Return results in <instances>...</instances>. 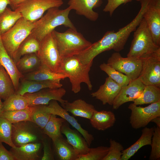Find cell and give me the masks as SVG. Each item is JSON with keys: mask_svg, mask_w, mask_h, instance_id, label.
Masks as SVG:
<instances>
[{"mask_svg": "<svg viewBox=\"0 0 160 160\" xmlns=\"http://www.w3.org/2000/svg\"><path fill=\"white\" fill-rule=\"evenodd\" d=\"M71 10L69 7L64 9L58 7L49 9L46 13L35 22L31 34L40 41L57 27L63 25L66 28L76 30L68 16Z\"/></svg>", "mask_w": 160, "mask_h": 160, "instance_id": "6da1fadb", "label": "cell"}, {"mask_svg": "<svg viewBox=\"0 0 160 160\" xmlns=\"http://www.w3.org/2000/svg\"><path fill=\"white\" fill-rule=\"evenodd\" d=\"M92 64L82 63L76 55L61 58L59 73L68 78L71 85V90L74 93L81 90V84L85 83L89 90L92 85L90 79L89 72Z\"/></svg>", "mask_w": 160, "mask_h": 160, "instance_id": "7a4b0ae2", "label": "cell"}, {"mask_svg": "<svg viewBox=\"0 0 160 160\" xmlns=\"http://www.w3.org/2000/svg\"><path fill=\"white\" fill-rule=\"evenodd\" d=\"M52 32L61 58L78 55L92 44L76 30L69 28L63 32Z\"/></svg>", "mask_w": 160, "mask_h": 160, "instance_id": "3957f363", "label": "cell"}, {"mask_svg": "<svg viewBox=\"0 0 160 160\" xmlns=\"http://www.w3.org/2000/svg\"><path fill=\"white\" fill-rule=\"evenodd\" d=\"M135 31L127 57L142 59L160 50V47L154 42L150 31L143 17Z\"/></svg>", "mask_w": 160, "mask_h": 160, "instance_id": "277c9868", "label": "cell"}, {"mask_svg": "<svg viewBox=\"0 0 160 160\" xmlns=\"http://www.w3.org/2000/svg\"><path fill=\"white\" fill-rule=\"evenodd\" d=\"M34 25L35 22L22 17L12 28L1 35L3 44L13 60L19 46L31 33Z\"/></svg>", "mask_w": 160, "mask_h": 160, "instance_id": "5b68a950", "label": "cell"}, {"mask_svg": "<svg viewBox=\"0 0 160 160\" xmlns=\"http://www.w3.org/2000/svg\"><path fill=\"white\" fill-rule=\"evenodd\" d=\"M36 53L42 66L59 73L61 58L52 32L40 41V48Z\"/></svg>", "mask_w": 160, "mask_h": 160, "instance_id": "8992f818", "label": "cell"}, {"mask_svg": "<svg viewBox=\"0 0 160 160\" xmlns=\"http://www.w3.org/2000/svg\"><path fill=\"white\" fill-rule=\"evenodd\" d=\"M63 4L62 0H25L17 5L14 10L20 12L25 19L34 23L49 9L59 7Z\"/></svg>", "mask_w": 160, "mask_h": 160, "instance_id": "52a82bcc", "label": "cell"}, {"mask_svg": "<svg viewBox=\"0 0 160 160\" xmlns=\"http://www.w3.org/2000/svg\"><path fill=\"white\" fill-rule=\"evenodd\" d=\"M143 60L131 57H123L119 52H116L109 57L107 63L124 74L132 81L138 78L142 68Z\"/></svg>", "mask_w": 160, "mask_h": 160, "instance_id": "ba28073f", "label": "cell"}, {"mask_svg": "<svg viewBox=\"0 0 160 160\" xmlns=\"http://www.w3.org/2000/svg\"><path fill=\"white\" fill-rule=\"evenodd\" d=\"M128 108L131 111L130 123L135 129L146 127L153 118L160 116V101L144 107L132 103Z\"/></svg>", "mask_w": 160, "mask_h": 160, "instance_id": "9c48e42d", "label": "cell"}, {"mask_svg": "<svg viewBox=\"0 0 160 160\" xmlns=\"http://www.w3.org/2000/svg\"><path fill=\"white\" fill-rule=\"evenodd\" d=\"M138 78L145 86L160 87V50L143 59Z\"/></svg>", "mask_w": 160, "mask_h": 160, "instance_id": "30bf717a", "label": "cell"}, {"mask_svg": "<svg viewBox=\"0 0 160 160\" xmlns=\"http://www.w3.org/2000/svg\"><path fill=\"white\" fill-rule=\"evenodd\" d=\"M66 91L63 88H47L33 93H26L23 95L27 99L29 106L39 105H48L52 100L59 102L63 106L67 101L63 97Z\"/></svg>", "mask_w": 160, "mask_h": 160, "instance_id": "8fae6325", "label": "cell"}, {"mask_svg": "<svg viewBox=\"0 0 160 160\" xmlns=\"http://www.w3.org/2000/svg\"><path fill=\"white\" fill-rule=\"evenodd\" d=\"M42 108L45 111L59 116L64 119L81 134L86 140L89 147L90 146L94 139L93 135L84 129L77 121L61 106L57 101L52 100L48 105H42Z\"/></svg>", "mask_w": 160, "mask_h": 160, "instance_id": "7c38bea8", "label": "cell"}, {"mask_svg": "<svg viewBox=\"0 0 160 160\" xmlns=\"http://www.w3.org/2000/svg\"><path fill=\"white\" fill-rule=\"evenodd\" d=\"M153 41L160 47V0H150L143 14Z\"/></svg>", "mask_w": 160, "mask_h": 160, "instance_id": "4fadbf2b", "label": "cell"}, {"mask_svg": "<svg viewBox=\"0 0 160 160\" xmlns=\"http://www.w3.org/2000/svg\"><path fill=\"white\" fill-rule=\"evenodd\" d=\"M30 121H21L12 124V140L16 147L36 141L38 136L30 124Z\"/></svg>", "mask_w": 160, "mask_h": 160, "instance_id": "5bb4252c", "label": "cell"}, {"mask_svg": "<svg viewBox=\"0 0 160 160\" xmlns=\"http://www.w3.org/2000/svg\"><path fill=\"white\" fill-rule=\"evenodd\" d=\"M145 86L138 78L122 87L113 102V109L117 110L126 103L133 102L141 94Z\"/></svg>", "mask_w": 160, "mask_h": 160, "instance_id": "9a60e30c", "label": "cell"}, {"mask_svg": "<svg viewBox=\"0 0 160 160\" xmlns=\"http://www.w3.org/2000/svg\"><path fill=\"white\" fill-rule=\"evenodd\" d=\"M121 88L119 84L108 77L104 83L101 85L97 91L91 93V95L100 101L103 105L108 104L112 105Z\"/></svg>", "mask_w": 160, "mask_h": 160, "instance_id": "2e32d148", "label": "cell"}, {"mask_svg": "<svg viewBox=\"0 0 160 160\" xmlns=\"http://www.w3.org/2000/svg\"><path fill=\"white\" fill-rule=\"evenodd\" d=\"M102 3V0H69L68 4L77 14L95 21L98 18L99 14L93 9L100 7Z\"/></svg>", "mask_w": 160, "mask_h": 160, "instance_id": "e0dca14e", "label": "cell"}, {"mask_svg": "<svg viewBox=\"0 0 160 160\" xmlns=\"http://www.w3.org/2000/svg\"><path fill=\"white\" fill-rule=\"evenodd\" d=\"M61 131L79 156L85 154L88 152L89 147L85 139L76 129L71 128L69 124L67 121L63 123Z\"/></svg>", "mask_w": 160, "mask_h": 160, "instance_id": "ac0fdd59", "label": "cell"}, {"mask_svg": "<svg viewBox=\"0 0 160 160\" xmlns=\"http://www.w3.org/2000/svg\"><path fill=\"white\" fill-rule=\"evenodd\" d=\"M16 93L23 95L26 93H33L42 89L62 87L60 82L53 80L35 81L21 79Z\"/></svg>", "mask_w": 160, "mask_h": 160, "instance_id": "d6986e66", "label": "cell"}, {"mask_svg": "<svg viewBox=\"0 0 160 160\" xmlns=\"http://www.w3.org/2000/svg\"><path fill=\"white\" fill-rule=\"evenodd\" d=\"M0 65H2L9 75L12 81L16 93L20 83L19 81L23 75L18 71L16 64L8 55L4 48L0 34Z\"/></svg>", "mask_w": 160, "mask_h": 160, "instance_id": "ffe728a7", "label": "cell"}, {"mask_svg": "<svg viewBox=\"0 0 160 160\" xmlns=\"http://www.w3.org/2000/svg\"><path fill=\"white\" fill-rule=\"evenodd\" d=\"M62 106L75 116L81 117L89 120L96 110L92 105L81 99L72 102L67 100Z\"/></svg>", "mask_w": 160, "mask_h": 160, "instance_id": "44dd1931", "label": "cell"}, {"mask_svg": "<svg viewBox=\"0 0 160 160\" xmlns=\"http://www.w3.org/2000/svg\"><path fill=\"white\" fill-rule=\"evenodd\" d=\"M40 143H29L19 147H11L10 151L15 160H36L39 159Z\"/></svg>", "mask_w": 160, "mask_h": 160, "instance_id": "7402d4cb", "label": "cell"}, {"mask_svg": "<svg viewBox=\"0 0 160 160\" xmlns=\"http://www.w3.org/2000/svg\"><path fill=\"white\" fill-rule=\"evenodd\" d=\"M154 130V127H143L140 138L132 145L122 151L121 160H128L142 147L151 145Z\"/></svg>", "mask_w": 160, "mask_h": 160, "instance_id": "603a6c76", "label": "cell"}, {"mask_svg": "<svg viewBox=\"0 0 160 160\" xmlns=\"http://www.w3.org/2000/svg\"><path fill=\"white\" fill-rule=\"evenodd\" d=\"M92 126L99 131H104L113 127L116 121L114 114L111 111H95L89 120Z\"/></svg>", "mask_w": 160, "mask_h": 160, "instance_id": "cb8c5ba5", "label": "cell"}, {"mask_svg": "<svg viewBox=\"0 0 160 160\" xmlns=\"http://www.w3.org/2000/svg\"><path fill=\"white\" fill-rule=\"evenodd\" d=\"M55 152L60 160H76L78 154L62 135L53 141Z\"/></svg>", "mask_w": 160, "mask_h": 160, "instance_id": "d4e9b609", "label": "cell"}, {"mask_svg": "<svg viewBox=\"0 0 160 160\" xmlns=\"http://www.w3.org/2000/svg\"><path fill=\"white\" fill-rule=\"evenodd\" d=\"M15 64L18 71L23 75L36 71L41 65L40 60L36 53L23 56Z\"/></svg>", "mask_w": 160, "mask_h": 160, "instance_id": "484cf974", "label": "cell"}, {"mask_svg": "<svg viewBox=\"0 0 160 160\" xmlns=\"http://www.w3.org/2000/svg\"><path fill=\"white\" fill-rule=\"evenodd\" d=\"M23 75V77L21 79L28 80H49L60 82L61 80L67 78L62 74L53 72L42 65L37 70Z\"/></svg>", "mask_w": 160, "mask_h": 160, "instance_id": "4316f807", "label": "cell"}, {"mask_svg": "<svg viewBox=\"0 0 160 160\" xmlns=\"http://www.w3.org/2000/svg\"><path fill=\"white\" fill-rule=\"evenodd\" d=\"M160 101V87L154 85L145 86L141 94L133 101L136 105L151 104Z\"/></svg>", "mask_w": 160, "mask_h": 160, "instance_id": "83f0119b", "label": "cell"}, {"mask_svg": "<svg viewBox=\"0 0 160 160\" xmlns=\"http://www.w3.org/2000/svg\"><path fill=\"white\" fill-rule=\"evenodd\" d=\"M40 41L31 34L19 46L13 60L16 63L23 56L28 54L37 53L39 49Z\"/></svg>", "mask_w": 160, "mask_h": 160, "instance_id": "f1b7e54d", "label": "cell"}, {"mask_svg": "<svg viewBox=\"0 0 160 160\" xmlns=\"http://www.w3.org/2000/svg\"><path fill=\"white\" fill-rule=\"evenodd\" d=\"M35 108L36 106H34L24 109L3 111L0 114V117L7 119L12 124L21 121L31 122L32 115Z\"/></svg>", "mask_w": 160, "mask_h": 160, "instance_id": "f546056e", "label": "cell"}, {"mask_svg": "<svg viewBox=\"0 0 160 160\" xmlns=\"http://www.w3.org/2000/svg\"><path fill=\"white\" fill-rule=\"evenodd\" d=\"M22 17L21 14L15 10H12L7 7L0 14V34L5 33Z\"/></svg>", "mask_w": 160, "mask_h": 160, "instance_id": "4dcf8cb0", "label": "cell"}, {"mask_svg": "<svg viewBox=\"0 0 160 160\" xmlns=\"http://www.w3.org/2000/svg\"><path fill=\"white\" fill-rule=\"evenodd\" d=\"M16 93L14 86L9 75L0 65V98L4 100Z\"/></svg>", "mask_w": 160, "mask_h": 160, "instance_id": "1f68e13d", "label": "cell"}, {"mask_svg": "<svg viewBox=\"0 0 160 160\" xmlns=\"http://www.w3.org/2000/svg\"><path fill=\"white\" fill-rule=\"evenodd\" d=\"M57 116L51 114L49 120L43 129L44 133L50 137L52 141L62 135L61 127L63 123L66 121L61 117L57 118Z\"/></svg>", "mask_w": 160, "mask_h": 160, "instance_id": "d6a6232c", "label": "cell"}, {"mask_svg": "<svg viewBox=\"0 0 160 160\" xmlns=\"http://www.w3.org/2000/svg\"><path fill=\"white\" fill-rule=\"evenodd\" d=\"M3 103L2 112L24 109L29 107L26 98L23 95L16 93L9 96Z\"/></svg>", "mask_w": 160, "mask_h": 160, "instance_id": "836d02e7", "label": "cell"}, {"mask_svg": "<svg viewBox=\"0 0 160 160\" xmlns=\"http://www.w3.org/2000/svg\"><path fill=\"white\" fill-rule=\"evenodd\" d=\"M100 68L105 72L110 78L121 87L127 85L131 81L126 75L116 70L107 63H103L100 65Z\"/></svg>", "mask_w": 160, "mask_h": 160, "instance_id": "e575fe53", "label": "cell"}, {"mask_svg": "<svg viewBox=\"0 0 160 160\" xmlns=\"http://www.w3.org/2000/svg\"><path fill=\"white\" fill-rule=\"evenodd\" d=\"M12 124L7 119L0 117V141L14 148L16 146L12 140Z\"/></svg>", "mask_w": 160, "mask_h": 160, "instance_id": "d590c367", "label": "cell"}, {"mask_svg": "<svg viewBox=\"0 0 160 160\" xmlns=\"http://www.w3.org/2000/svg\"><path fill=\"white\" fill-rule=\"evenodd\" d=\"M109 149V147L104 146L89 148L86 154L79 155L76 160H103Z\"/></svg>", "mask_w": 160, "mask_h": 160, "instance_id": "8d00e7d4", "label": "cell"}, {"mask_svg": "<svg viewBox=\"0 0 160 160\" xmlns=\"http://www.w3.org/2000/svg\"><path fill=\"white\" fill-rule=\"evenodd\" d=\"M35 106L32 116L31 122L43 129L49 120L51 114L44 111L42 109V105Z\"/></svg>", "mask_w": 160, "mask_h": 160, "instance_id": "74e56055", "label": "cell"}, {"mask_svg": "<svg viewBox=\"0 0 160 160\" xmlns=\"http://www.w3.org/2000/svg\"><path fill=\"white\" fill-rule=\"evenodd\" d=\"M154 130L151 145V151L149 157L150 160L159 159L160 158V128L154 126Z\"/></svg>", "mask_w": 160, "mask_h": 160, "instance_id": "f35d334b", "label": "cell"}, {"mask_svg": "<svg viewBox=\"0 0 160 160\" xmlns=\"http://www.w3.org/2000/svg\"><path fill=\"white\" fill-rule=\"evenodd\" d=\"M109 142L108 152L103 160H121L124 147L119 143L112 139Z\"/></svg>", "mask_w": 160, "mask_h": 160, "instance_id": "ab89813d", "label": "cell"}, {"mask_svg": "<svg viewBox=\"0 0 160 160\" xmlns=\"http://www.w3.org/2000/svg\"><path fill=\"white\" fill-rule=\"evenodd\" d=\"M132 0H108V2L103 11L109 13L111 16L115 9L121 5L130 2ZM138 1L140 0H136Z\"/></svg>", "mask_w": 160, "mask_h": 160, "instance_id": "60d3db41", "label": "cell"}, {"mask_svg": "<svg viewBox=\"0 0 160 160\" xmlns=\"http://www.w3.org/2000/svg\"><path fill=\"white\" fill-rule=\"evenodd\" d=\"M2 143L0 141V160H15L13 155L5 148Z\"/></svg>", "mask_w": 160, "mask_h": 160, "instance_id": "b9f144b4", "label": "cell"}, {"mask_svg": "<svg viewBox=\"0 0 160 160\" xmlns=\"http://www.w3.org/2000/svg\"><path fill=\"white\" fill-rule=\"evenodd\" d=\"M44 154L41 158L42 160L54 159L53 157L51 152L48 143L45 141H43Z\"/></svg>", "mask_w": 160, "mask_h": 160, "instance_id": "7bdbcfd3", "label": "cell"}, {"mask_svg": "<svg viewBox=\"0 0 160 160\" xmlns=\"http://www.w3.org/2000/svg\"><path fill=\"white\" fill-rule=\"evenodd\" d=\"M10 4L9 0H0V14Z\"/></svg>", "mask_w": 160, "mask_h": 160, "instance_id": "ee69618b", "label": "cell"}, {"mask_svg": "<svg viewBox=\"0 0 160 160\" xmlns=\"http://www.w3.org/2000/svg\"><path fill=\"white\" fill-rule=\"evenodd\" d=\"M25 0H9L10 5L14 9L17 5Z\"/></svg>", "mask_w": 160, "mask_h": 160, "instance_id": "f6af8a7d", "label": "cell"}, {"mask_svg": "<svg viewBox=\"0 0 160 160\" xmlns=\"http://www.w3.org/2000/svg\"><path fill=\"white\" fill-rule=\"evenodd\" d=\"M155 123L156 126L160 128V116H158L153 118L151 121Z\"/></svg>", "mask_w": 160, "mask_h": 160, "instance_id": "bcb514c9", "label": "cell"}, {"mask_svg": "<svg viewBox=\"0 0 160 160\" xmlns=\"http://www.w3.org/2000/svg\"><path fill=\"white\" fill-rule=\"evenodd\" d=\"M1 99L0 98V115L2 112V109L3 106V103L1 101Z\"/></svg>", "mask_w": 160, "mask_h": 160, "instance_id": "7dc6e473", "label": "cell"}]
</instances>
